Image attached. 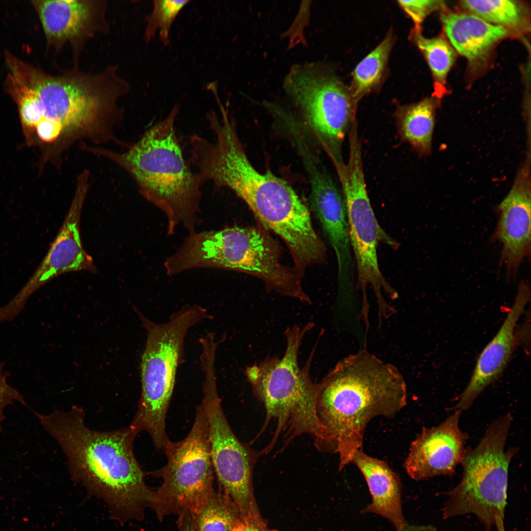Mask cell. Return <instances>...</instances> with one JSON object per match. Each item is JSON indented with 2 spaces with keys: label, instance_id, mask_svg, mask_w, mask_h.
Masks as SVG:
<instances>
[{
  "label": "cell",
  "instance_id": "cell-1",
  "mask_svg": "<svg viewBox=\"0 0 531 531\" xmlns=\"http://www.w3.org/2000/svg\"><path fill=\"white\" fill-rule=\"evenodd\" d=\"M35 414L62 449L72 478L90 496L102 499L112 518L120 523L143 520L154 491L146 484L134 454L135 430L130 426L112 431L91 429L84 410L76 405Z\"/></svg>",
  "mask_w": 531,
  "mask_h": 531
},
{
  "label": "cell",
  "instance_id": "cell-2",
  "mask_svg": "<svg viewBox=\"0 0 531 531\" xmlns=\"http://www.w3.org/2000/svg\"><path fill=\"white\" fill-rule=\"evenodd\" d=\"M405 380L398 368L362 349L340 360L318 383L315 445L339 456V471L362 449L364 434L375 417L392 418L407 405Z\"/></svg>",
  "mask_w": 531,
  "mask_h": 531
},
{
  "label": "cell",
  "instance_id": "cell-3",
  "mask_svg": "<svg viewBox=\"0 0 531 531\" xmlns=\"http://www.w3.org/2000/svg\"><path fill=\"white\" fill-rule=\"evenodd\" d=\"M213 134V140L201 141L192 157L202 183L211 181L233 190L263 225L284 240L292 254L311 248L318 236L309 210L288 182L269 170L262 173L254 167L235 125H220Z\"/></svg>",
  "mask_w": 531,
  "mask_h": 531
},
{
  "label": "cell",
  "instance_id": "cell-4",
  "mask_svg": "<svg viewBox=\"0 0 531 531\" xmlns=\"http://www.w3.org/2000/svg\"><path fill=\"white\" fill-rule=\"evenodd\" d=\"M179 107L148 129L118 160L136 180L140 193L162 210L169 235L182 225L189 235L200 220L201 182L185 160L175 127Z\"/></svg>",
  "mask_w": 531,
  "mask_h": 531
},
{
  "label": "cell",
  "instance_id": "cell-5",
  "mask_svg": "<svg viewBox=\"0 0 531 531\" xmlns=\"http://www.w3.org/2000/svg\"><path fill=\"white\" fill-rule=\"evenodd\" d=\"M314 325L309 323L302 327L296 324L288 327L283 356L267 357L245 370L254 393L265 407L264 428L271 421L276 425L274 435L265 448L268 452L280 438L285 445L303 434L312 435L315 441L320 436L316 415L318 383L313 382L309 374L315 348L303 368H300L298 362L303 338Z\"/></svg>",
  "mask_w": 531,
  "mask_h": 531
},
{
  "label": "cell",
  "instance_id": "cell-6",
  "mask_svg": "<svg viewBox=\"0 0 531 531\" xmlns=\"http://www.w3.org/2000/svg\"><path fill=\"white\" fill-rule=\"evenodd\" d=\"M175 275L198 268L239 270L262 279L268 288L283 295L307 302L298 271L282 265L275 244L259 230L233 227L196 232L166 260Z\"/></svg>",
  "mask_w": 531,
  "mask_h": 531
},
{
  "label": "cell",
  "instance_id": "cell-7",
  "mask_svg": "<svg viewBox=\"0 0 531 531\" xmlns=\"http://www.w3.org/2000/svg\"><path fill=\"white\" fill-rule=\"evenodd\" d=\"M9 82L37 109L42 119L60 122L67 132L89 126L124 90L123 81L112 65L95 73L74 66L54 76L20 60L11 68Z\"/></svg>",
  "mask_w": 531,
  "mask_h": 531
},
{
  "label": "cell",
  "instance_id": "cell-8",
  "mask_svg": "<svg viewBox=\"0 0 531 531\" xmlns=\"http://www.w3.org/2000/svg\"><path fill=\"white\" fill-rule=\"evenodd\" d=\"M146 342L141 362V393L137 411L130 426L138 434L148 433L157 449L164 450L170 441L166 419L174 391L176 375L182 360L188 330L200 321L212 318L207 310L187 305L164 323H155L135 307Z\"/></svg>",
  "mask_w": 531,
  "mask_h": 531
},
{
  "label": "cell",
  "instance_id": "cell-9",
  "mask_svg": "<svg viewBox=\"0 0 531 531\" xmlns=\"http://www.w3.org/2000/svg\"><path fill=\"white\" fill-rule=\"evenodd\" d=\"M512 422L510 413L493 421L479 443L466 448L460 482L444 494V519L472 514L490 531L496 521L504 519L508 470L518 448L505 450Z\"/></svg>",
  "mask_w": 531,
  "mask_h": 531
},
{
  "label": "cell",
  "instance_id": "cell-10",
  "mask_svg": "<svg viewBox=\"0 0 531 531\" xmlns=\"http://www.w3.org/2000/svg\"><path fill=\"white\" fill-rule=\"evenodd\" d=\"M167 461L148 474L160 477L150 505L159 520L171 515L194 516L215 492L214 471L210 455L208 424L204 405H199L187 435L169 442L164 450Z\"/></svg>",
  "mask_w": 531,
  "mask_h": 531
},
{
  "label": "cell",
  "instance_id": "cell-11",
  "mask_svg": "<svg viewBox=\"0 0 531 531\" xmlns=\"http://www.w3.org/2000/svg\"><path fill=\"white\" fill-rule=\"evenodd\" d=\"M284 88L301 110L334 166L344 162V138L356 119L357 103L334 74L315 63L295 65Z\"/></svg>",
  "mask_w": 531,
  "mask_h": 531
},
{
  "label": "cell",
  "instance_id": "cell-12",
  "mask_svg": "<svg viewBox=\"0 0 531 531\" xmlns=\"http://www.w3.org/2000/svg\"><path fill=\"white\" fill-rule=\"evenodd\" d=\"M348 160L335 167L341 184L346 210L350 241L357 268L362 300L367 301V288H372L378 304L385 301L384 294L395 298L397 292L383 276L379 268L377 248L380 242L392 248L398 244L382 228L368 195L363 168L362 149L349 148Z\"/></svg>",
  "mask_w": 531,
  "mask_h": 531
},
{
  "label": "cell",
  "instance_id": "cell-13",
  "mask_svg": "<svg viewBox=\"0 0 531 531\" xmlns=\"http://www.w3.org/2000/svg\"><path fill=\"white\" fill-rule=\"evenodd\" d=\"M203 404L208 424L210 455L220 487L238 507L241 517L262 516L253 485L257 455L236 437L223 412L215 371H204Z\"/></svg>",
  "mask_w": 531,
  "mask_h": 531
},
{
  "label": "cell",
  "instance_id": "cell-14",
  "mask_svg": "<svg viewBox=\"0 0 531 531\" xmlns=\"http://www.w3.org/2000/svg\"><path fill=\"white\" fill-rule=\"evenodd\" d=\"M88 173L79 177L70 208L45 257L21 290L3 306L4 313L15 318L24 309L32 294L46 283L62 274L79 271L93 273L97 268L90 255L85 250L80 233L81 215L88 189Z\"/></svg>",
  "mask_w": 531,
  "mask_h": 531
},
{
  "label": "cell",
  "instance_id": "cell-15",
  "mask_svg": "<svg viewBox=\"0 0 531 531\" xmlns=\"http://www.w3.org/2000/svg\"><path fill=\"white\" fill-rule=\"evenodd\" d=\"M304 162L310 181L311 209L336 254L339 288L342 293L351 292L354 286V263L342 194L323 167L309 158Z\"/></svg>",
  "mask_w": 531,
  "mask_h": 531
},
{
  "label": "cell",
  "instance_id": "cell-16",
  "mask_svg": "<svg viewBox=\"0 0 531 531\" xmlns=\"http://www.w3.org/2000/svg\"><path fill=\"white\" fill-rule=\"evenodd\" d=\"M31 2L48 45L59 50L70 44L76 60L84 44L108 28L105 1L39 0Z\"/></svg>",
  "mask_w": 531,
  "mask_h": 531
},
{
  "label": "cell",
  "instance_id": "cell-17",
  "mask_svg": "<svg viewBox=\"0 0 531 531\" xmlns=\"http://www.w3.org/2000/svg\"><path fill=\"white\" fill-rule=\"evenodd\" d=\"M437 426L423 427L412 442L403 466L413 480L452 476L466 453L468 434L459 427L462 412L453 411Z\"/></svg>",
  "mask_w": 531,
  "mask_h": 531
},
{
  "label": "cell",
  "instance_id": "cell-18",
  "mask_svg": "<svg viewBox=\"0 0 531 531\" xmlns=\"http://www.w3.org/2000/svg\"><path fill=\"white\" fill-rule=\"evenodd\" d=\"M530 298V288L522 281L502 325L479 355L468 384L450 410H467L487 387L500 378L511 359L516 341L517 323Z\"/></svg>",
  "mask_w": 531,
  "mask_h": 531
},
{
  "label": "cell",
  "instance_id": "cell-19",
  "mask_svg": "<svg viewBox=\"0 0 531 531\" xmlns=\"http://www.w3.org/2000/svg\"><path fill=\"white\" fill-rule=\"evenodd\" d=\"M527 169L498 206L499 220L493 239L502 245V260L507 276L514 277L531 253V183Z\"/></svg>",
  "mask_w": 531,
  "mask_h": 531
},
{
  "label": "cell",
  "instance_id": "cell-20",
  "mask_svg": "<svg viewBox=\"0 0 531 531\" xmlns=\"http://www.w3.org/2000/svg\"><path fill=\"white\" fill-rule=\"evenodd\" d=\"M352 462L359 470L368 487L372 502L361 511L388 520L396 531H401L408 524L402 510V483L399 475L386 461L372 457L360 449Z\"/></svg>",
  "mask_w": 531,
  "mask_h": 531
},
{
  "label": "cell",
  "instance_id": "cell-21",
  "mask_svg": "<svg viewBox=\"0 0 531 531\" xmlns=\"http://www.w3.org/2000/svg\"><path fill=\"white\" fill-rule=\"evenodd\" d=\"M445 33L451 44L471 61L483 58L508 30L471 13L450 12L442 15Z\"/></svg>",
  "mask_w": 531,
  "mask_h": 531
},
{
  "label": "cell",
  "instance_id": "cell-22",
  "mask_svg": "<svg viewBox=\"0 0 531 531\" xmlns=\"http://www.w3.org/2000/svg\"><path fill=\"white\" fill-rule=\"evenodd\" d=\"M436 104L432 98L401 107L395 114L398 132L417 153L428 154L431 150L435 123Z\"/></svg>",
  "mask_w": 531,
  "mask_h": 531
},
{
  "label": "cell",
  "instance_id": "cell-23",
  "mask_svg": "<svg viewBox=\"0 0 531 531\" xmlns=\"http://www.w3.org/2000/svg\"><path fill=\"white\" fill-rule=\"evenodd\" d=\"M393 44V36L389 32L356 66L350 91L356 103L380 82Z\"/></svg>",
  "mask_w": 531,
  "mask_h": 531
},
{
  "label": "cell",
  "instance_id": "cell-24",
  "mask_svg": "<svg viewBox=\"0 0 531 531\" xmlns=\"http://www.w3.org/2000/svg\"><path fill=\"white\" fill-rule=\"evenodd\" d=\"M193 517L196 531H232L241 518L238 507L221 487Z\"/></svg>",
  "mask_w": 531,
  "mask_h": 531
},
{
  "label": "cell",
  "instance_id": "cell-25",
  "mask_svg": "<svg viewBox=\"0 0 531 531\" xmlns=\"http://www.w3.org/2000/svg\"><path fill=\"white\" fill-rule=\"evenodd\" d=\"M462 6L470 13L495 25L516 30L525 20L523 8L512 0H465Z\"/></svg>",
  "mask_w": 531,
  "mask_h": 531
},
{
  "label": "cell",
  "instance_id": "cell-26",
  "mask_svg": "<svg viewBox=\"0 0 531 531\" xmlns=\"http://www.w3.org/2000/svg\"><path fill=\"white\" fill-rule=\"evenodd\" d=\"M413 39L424 55L437 83L443 84L456 59L454 49L444 38H426L415 28Z\"/></svg>",
  "mask_w": 531,
  "mask_h": 531
},
{
  "label": "cell",
  "instance_id": "cell-27",
  "mask_svg": "<svg viewBox=\"0 0 531 531\" xmlns=\"http://www.w3.org/2000/svg\"><path fill=\"white\" fill-rule=\"evenodd\" d=\"M189 0H154L153 9L147 18L144 37L149 42L157 30L160 40L165 45L170 43L171 26L180 11Z\"/></svg>",
  "mask_w": 531,
  "mask_h": 531
},
{
  "label": "cell",
  "instance_id": "cell-28",
  "mask_svg": "<svg viewBox=\"0 0 531 531\" xmlns=\"http://www.w3.org/2000/svg\"><path fill=\"white\" fill-rule=\"evenodd\" d=\"M441 0H398V2L402 9L412 18L416 28L432 12L441 6Z\"/></svg>",
  "mask_w": 531,
  "mask_h": 531
},
{
  "label": "cell",
  "instance_id": "cell-29",
  "mask_svg": "<svg viewBox=\"0 0 531 531\" xmlns=\"http://www.w3.org/2000/svg\"><path fill=\"white\" fill-rule=\"evenodd\" d=\"M4 363H0V431H2V423L5 419L4 410L6 407L15 401L25 406L27 404L21 393L15 388L8 384L6 381L8 376L3 370Z\"/></svg>",
  "mask_w": 531,
  "mask_h": 531
},
{
  "label": "cell",
  "instance_id": "cell-30",
  "mask_svg": "<svg viewBox=\"0 0 531 531\" xmlns=\"http://www.w3.org/2000/svg\"><path fill=\"white\" fill-rule=\"evenodd\" d=\"M232 531H280L268 527L267 521L261 516L241 517Z\"/></svg>",
  "mask_w": 531,
  "mask_h": 531
},
{
  "label": "cell",
  "instance_id": "cell-31",
  "mask_svg": "<svg viewBox=\"0 0 531 531\" xmlns=\"http://www.w3.org/2000/svg\"><path fill=\"white\" fill-rule=\"evenodd\" d=\"M35 128L39 137L46 142L54 141L63 131L61 123L49 119H42Z\"/></svg>",
  "mask_w": 531,
  "mask_h": 531
},
{
  "label": "cell",
  "instance_id": "cell-32",
  "mask_svg": "<svg viewBox=\"0 0 531 531\" xmlns=\"http://www.w3.org/2000/svg\"><path fill=\"white\" fill-rule=\"evenodd\" d=\"M178 531H196L193 517L188 513L178 516L177 521Z\"/></svg>",
  "mask_w": 531,
  "mask_h": 531
},
{
  "label": "cell",
  "instance_id": "cell-33",
  "mask_svg": "<svg viewBox=\"0 0 531 531\" xmlns=\"http://www.w3.org/2000/svg\"><path fill=\"white\" fill-rule=\"evenodd\" d=\"M401 531H437L436 529L431 526H413L408 525Z\"/></svg>",
  "mask_w": 531,
  "mask_h": 531
},
{
  "label": "cell",
  "instance_id": "cell-34",
  "mask_svg": "<svg viewBox=\"0 0 531 531\" xmlns=\"http://www.w3.org/2000/svg\"><path fill=\"white\" fill-rule=\"evenodd\" d=\"M497 531H505L504 525V521L502 520L498 521L495 525Z\"/></svg>",
  "mask_w": 531,
  "mask_h": 531
}]
</instances>
